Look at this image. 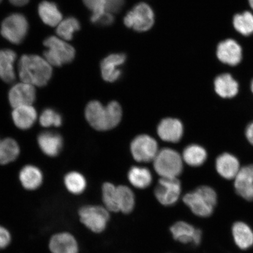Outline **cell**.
Returning a JSON list of instances; mask_svg holds the SVG:
<instances>
[{
	"instance_id": "cell-24",
	"label": "cell",
	"mask_w": 253,
	"mask_h": 253,
	"mask_svg": "<svg viewBox=\"0 0 253 253\" xmlns=\"http://www.w3.org/2000/svg\"><path fill=\"white\" fill-rule=\"evenodd\" d=\"M20 180L25 189L33 191L42 184L43 175L39 169L33 166H27L21 169Z\"/></svg>"
},
{
	"instance_id": "cell-41",
	"label": "cell",
	"mask_w": 253,
	"mask_h": 253,
	"mask_svg": "<svg viewBox=\"0 0 253 253\" xmlns=\"http://www.w3.org/2000/svg\"><path fill=\"white\" fill-rule=\"evenodd\" d=\"M251 88H252V90L253 93V81L252 82Z\"/></svg>"
},
{
	"instance_id": "cell-13",
	"label": "cell",
	"mask_w": 253,
	"mask_h": 253,
	"mask_svg": "<svg viewBox=\"0 0 253 253\" xmlns=\"http://www.w3.org/2000/svg\"><path fill=\"white\" fill-rule=\"evenodd\" d=\"M242 48L233 39L221 41L217 47L216 55L219 61L231 66L238 65L242 59Z\"/></svg>"
},
{
	"instance_id": "cell-17",
	"label": "cell",
	"mask_w": 253,
	"mask_h": 253,
	"mask_svg": "<svg viewBox=\"0 0 253 253\" xmlns=\"http://www.w3.org/2000/svg\"><path fill=\"white\" fill-rule=\"evenodd\" d=\"M49 248L52 253H78L77 240L72 234L62 232L56 234L50 239Z\"/></svg>"
},
{
	"instance_id": "cell-1",
	"label": "cell",
	"mask_w": 253,
	"mask_h": 253,
	"mask_svg": "<svg viewBox=\"0 0 253 253\" xmlns=\"http://www.w3.org/2000/svg\"><path fill=\"white\" fill-rule=\"evenodd\" d=\"M18 71L21 82L34 86H45L52 75V66L45 58L36 55L22 56Z\"/></svg>"
},
{
	"instance_id": "cell-23",
	"label": "cell",
	"mask_w": 253,
	"mask_h": 253,
	"mask_svg": "<svg viewBox=\"0 0 253 253\" xmlns=\"http://www.w3.org/2000/svg\"><path fill=\"white\" fill-rule=\"evenodd\" d=\"M39 14L44 24L50 27L58 26L62 21V14L55 3L47 1L41 2Z\"/></svg>"
},
{
	"instance_id": "cell-39",
	"label": "cell",
	"mask_w": 253,
	"mask_h": 253,
	"mask_svg": "<svg viewBox=\"0 0 253 253\" xmlns=\"http://www.w3.org/2000/svg\"><path fill=\"white\" fill-rule=\"evenodd\" d=\"M30 0H9L11 4L17 6V7H22L28 4Z\"/></svg>"
},
{
	"instance_id": "cell-32",
	"label": "cell",
	"mask_w": 253,
	"mask_h": 253,
	"mask_svg": "<svg viewBox=\"0 0 253 253\" xmlns=\"http://www.w3.org/2000/svg\"><path fill=\"white\" fill-rule=\"evenodd\" d=\"M81 24L78 19L69 17L62 20L57 26L56 33L60 39L71 41L76 32L81 30Z\"/></svg>"
},
{
	"instance_id": "cell-12",
	"label": "cell",
	"mask_w": 253,
	"mask_h": 253,
	"mask_svg": "<svg viewBox=\"0 0 253 253\" xmlns=\"http://www.w3.org/2000/svg\"><path fill=\"white\" fill-rule=\"evenodd\" d=\"M8 98L9 103L13 108L33 105L36 98V88L33 85L21 82L12 87L9 90Z\"/></svg>"
},
{
	"instance_id": "cell-14",
	"label": "cell",
	"mask_w": 253,
	"mask_h": 253,
	"mask_svg": "<svg viewBox=\"0 0 253 253\" xmlns=\"http://www.w3.org/2000/svg\"><path fill=\"white\" fill-rule=\"evenodd\" d=\"M124 53H115L104 58L100 64L101 73L104 80L108 82L118 81L121 77L120 67L126 61Z\"/></svg>"
},
{
	"instance_id": "cell-30",
	"label": "cell",
	"mask_w": 253,
	"mask_h": 253,
	"mask_svg": "<svg viewBox=\"0 0 253 253\" xmlns=\"http://www.w3.org/2000/svg\"><path fill=\"white\" fill-rule=\"evenodd\" d=\"M20 147L13 139L5 138L0 142V164L6 165L17 159Z\"/></svg>"
},
{
	"instance_id": "cell-36",
	"label": "cell",
	"mask_w": 253,
	"mask_h": 253,
	"mask_svg": "<svg viewBox=\"0 0 253 253\" xmlns=\"http://www.w3.org/2000/svg\"><path fill=\"white\" fill-rule=\"evenodd\" d=\"M114 20L115 18L113 14L109 12H106L99 16L92 23L97 24L102 26H109L113 23Z\"/></svg>"
},
{
	"instance_id": "cell-42",
	"label": "cell",
	"mask_w": 253,
	"mask_h": 253,
	"mask_svg": "<svg viewBox=\"0 0 253 253\" xmlns=\"http://www.w3.org/2000/svg\"><path fill=\"white\" fill-rule=\"evenodd\" d=\"M2 1V0H0V2H1Z\"/></svg>"
},
{
	"instance_id": "cell-19",
	"label": "cell",
	"mask_w": 253,
	"mask_h": 253,
	"mask_svg": "<svg viewBox=\"0 0 253 253\" xmlns=\"http://www.w3.org/2000/svg\"><path fill=\"white\" fill-rule=\"evenodd\" d=\"M17 57L14 50L0 49V79L6 83L11 84L15 80L14 65Z\"/></svg>"
},
{
	"instance_id": "cell-4",
	"label": "cell",
	"mask_w": 253,
	"mask_h": 253,
	"mask_svg": "<svg viewBox=\"0 0 253 253\" xmlns=\"http://www.w3.org/2000/svg\"><path fill=\"white\" fill-rule=\"evenodd\" d=\"M43 45L47 48L43 52L44 58L51 66L59 67L71 63L75 58L74 47L60 38H47L43 41Z\"/></svg>"
},
{
	"instance_id": "cell-40",
	"label": "cell",
	"mask_w": 253,
	"mask_h": 253,
	"mask_svg": "<svg viewBox=\"0 0 253 253\" xmlns=\"http://www.w3.org/2000/svg\"><path fill=\"white\" fill-rule=\"evenodd\" d=\"M249 3L251 7L253 9V0H249Z\"/></svg>"
},
{
	"instance_id": "cell-5",
	"label": "cell",
	"mask_w": 253,
	"mask_h": 253,
	"mask_svg": "<svg viewBox=\"0 0 253 253\" xmlns=\"http://www.w3.org/2000/svg\"><path fill=\"white\" fill-rule=\"evenodd\" d=\"M153 161L154 169L161 178H178L182 172V157L170 148L158 151Z\"/></svg>"
},
{
	"instance_id": "cell-37",
	"label": "cell",
	"mask_w": 253,
	"mask_h": 253,
	"mask_svg": "<svg viewBox=\"0 0 253 253\" xmlns=\"http://www.w3.org/2000/svg\"><path fill=\"white\" fill-rule=\"evenodd\" d=\"M11 240V234L9 231L4 227L0 226V250L7 248Z\"/></svg>"
},
{
	"instance_id": "cell-34",
	"label": "cell",
	"mask_w": 253,
	"mask_h": 253,
	"mask_svg": "<svg viewBox=\"0 0 253 253\" xmlns=\"http://www.w3.org/2000/svg\"><path fill=\"white\" fill-rule=\"evenodd\" d=\"M64 183L68 191L74 195L83 193L87 185L84 176L77 172L68 173L65 177Z\"/></svg>"
},
{
	"instance_id": "cell-18",
	"label": "cell",
	"mask_w": 253,
	"mask_h": 253,
	"mask_svg": "<svg viewBox=\"0 0 253 253\" xmlns=\"http://www.w3.org/2000/svg\"><path fill=\"white\" fill-rule=\"evenodd\" d=\"M84 4L92 12L91 23L101 14L106 12L115 13L124 5L125 0H83Z\"/></svg>"
},
{
	"instance_id": "cell-3",
	"label": "cell",
	"mask_w": 253,
	"mask_h": 253,
	"mask_svg": "<svg viewBox=\"0 0 253 253\" xmlns=\"http://www.w3.org/2000/svg\"><path fill=\"white\" fill-rule=\"evenodd\" d=\"M217 195L214 189L201 186L183 195L182 201L191 212L198 217H208L213 213L217 204Z\"/></svg>"
},
{
	"instance_id": "cell-20",
	"label": "cell",
	"mask_w": 253,
	"mask_h": 253,
	"mask_svg": "<svg viewBox=\"0 0 253 253\" xmlns=\"http://www.w3.org/2000/svg\"><path fill=\"white\" fill-rule=\"evenodd\" d=\"M38 142L43 153L50 157L58 156L63 145L61 135L53 132H43L38 137Z\"/></svg>"
},
{
	"instance_id": "cell-22",
	"label": "cell",
	"mask_w": 253,
	"mask_h": 253,
	"mask_svg": "<svg viewBox=\"0 0 253 253\" xmlns=\"http://www.w3.org/2000/svg\"><path fill=\"white\" fill-rule=\"evenodd\" d=\"M218 173L224 178H235L240 170L238 160L232 155L223 154L217 158L216 163Z\"/></svg>"
},
{
	"instance_id": "cell-27",
	"label": "cell",
	"mask_w": 253,
	"mask_h": 253,
	"mask_svg": "<svg viewBox=\"0 0 253 253\" xmlns=\"http://www.w3.org/2000/svg\"><path fill=\"white\" fill-rule=\"evenodd\" d=\"M120 212L129 214L133 211L136 206L135 195L132 190L126 185L118 186Z\"/></svg>"
},
{
	"instance_id": "cell-9",
	"label": "cell",
	"mask_w": 253,
	"mask_h": 253,
	"mask_svg": "<svg viewBox=\"0 0 253 253\" xmlns=\"http://www.w3.org/2000/svg\"><path fill=\"white\" fill-rule=\"evenodd\" d=\"M124 23L126 27L136 31L149 30L154 24L153 9L145 3H140L126 14Z\"/></svg>"
},
{
	"instance_id": "cell-7",
	"label": "cell",
	"mask_w": 253,
	"mask_h": 253,
	"mask_svg": "<svg viewBox=\"0 0 253 253\" xmlns=\"http://www.w3.org/2000/svg\"><path fill=\"white\" fill-rule=\"evenodd\" d=\"M28 28L26 17L23 14L15 13L9 15L2 22L0 33L9 42L19 45L26 37Z\"/></svg>"
},
{
	"instance_id": "cell-31",
	"label": "cell",
	"mask_w": 253,
	"mask_h": 253,
	"mask_svg": "<svg viewBox=\"0 0 253 253\" xmlns=\"http://www.w3.org/2000/svg\"><path fill=\"white\" fill-rule=\"evenodd\" d=\"M183 159L186 164L192 167L202 166L207 158V152L198 145H190L183 153Z\"/></svg>"
},
{
	"instance_id": "cell-15",
	"label": "cell",
	"mask_w": 253,
	"mask_h": 253,
	"mask_svg": "<svg viewBox=\"0 0 253 253\" xmlns=\"http://www.w3.org/2000/svg\"><path fill=\"white\" fill-rule=\"evenodd\" d=\"M157 133L161 140L164 141L177 142L182 137L183 125L178 119H164L158 126Z\"/></svg>"
},
{
	"instance_id": "cell-8",
	"label": "cell",
	"mask_w": 253,
	"mask_h": 253,
	"mask_svg": "<svg viewBox=\"0 0 253 253\" xmlns=\"http://www.w3.org/2000/svg\"><path fill=\"white\" fill-rule=\"evenodd\" d=\"M181 193V183L178 178H161L154 189V194L158 203L169 207L178 202Z\"/></svg>"
},
{
	"instance_id": "cell-28",
	"label": "cell",
	"mask_w": 253,
	"mask_h": 253,
	"mask_svg": "<svg viewBox=\"0 0 253 253\" xmlns=\"http://www.w3.org/2000/svg\"><path fill=\"white\" fill-rule=\"evenodd\" d=\"M102 201L103 206L110 212H120L118 186L112 183L105 182L102 186Z\"/></svg>"
},
{
	"instance_id": "cell-10",
	"label": "cell",
	"mask_w": 253,
	"mask_h": 253,
	"mask_svg": "<svg viewBox=\"0 0 253 253\" xmlns=\"http://www.w3.org/2000/svg\"><path fill=\"white\" fill-rule=\"evenodd\" d=\"M158 151L157 142L151 136L138 135L131 142V154L138 162L147 163L153 161Z\"/></svg>"
},
{
	"instance_id": "cell-21",
	"label": "cell",
	"mask_w": 253,
	"mask_h": 253,
	"mask_svg": "<svg viewBox=\"0 0 253 253\" xmlns=\"http://www.w3.org/2000/svg\"><path fill=\"white\" fill-rule=\"evenodd\" d=\"M12 118L18 128L27 129L36 123L37 119V111L33 105L15 107L12 111Z\"/></svg>"
},
{
	"instance_id": "cell-16",
	"label": "cell",
	"mask_w": 253,
	"mask_h": 253,
	"mask_svg": "<svg viewBox=\"0 0 253 253\" xmlns=\"http://www.w3.org/2000/svg\"><path fill=\"white\" fill-rule=\"evenodd\" d=\"M235 179L237 194L247 201H253V165L240 169Z\"/></svg>"
},
{
	"instance_id": "cell-29",
	"label": "cell",
	"mask_w": 253,
	"mask_h": 253,
	"mask_svg": "<svg viewBox=\"0 0 253 253\" xmlns=\"http://www.w3.org/2000/svg\"><path fill=\"white\" fill-rule=\"evenodd\" d=\"M233 235L236 245L242 249H247L253 245V232L244 223L237 222L233 227Z\"/></svg>"
},
{
	"instance_id": "cell-33",
	"label": "cell",
	"mask_w": 253,
	"mask_h": 253,
	"mask_svg": "<svg viewBox=\"0 0 253 253\" xmlns=\"http://www.w3.org/2000/svg\"><path fill=\"white\" fill-rule=\"evenodd\" d=\"M233 25L235 30L240 34L249 36L253 34V14L250 11L234 16Z\"/></svg>"
},
{
	"instance_id": "cell-26",
	"label": "cell",
	"mask_w": 253,
	"mask_h": 253,
	"mask_svg": "<svg viewBox=\"0 0 253 253\" xmlns=\"http://www.w3.org/2000/svg\"><path fill=\"white\" fill-rule=\"evenodd\" d=\"M127 177L130 184L139 189L149 187L153 182V176L150 170L144 167H132L128 171Z\"/></svg>"
},
{
	"instance_id": "cell-6",
	"label": "cell",
	"mask_w": 253,
	"mask_h": 253,
	"mask_svg": "<svg viewBox=\"0 0 253 253\" xmlns=\"http://www.w3.org/2000/svg\"><path fill=\"white\" fill-rule=\"evenodd\" d=\"M79 216L88 229L97 234L106 230L110 219V211L99 205L84 206L79 210Z\"/></svg>"
},
{
	"instance_id": "cell-38",
	"label": "cell",
	"mask_w": 253,
	"mask_h": 253,
	"mask_svg": "<svg viewBox=\"0 0 253 253\" xmlns=\"http://www.w3.org/2000/svg\"><path fill=\"white\" fill-rule=\"evenodd\" d=\"M246 135L249 142L253 145V123L249 125L247 128Z\"/></svg>"
},
{
	"instance_id": "cell-25",
	"label": "cell",
	"mask_w": 253,
	"mask_h": 253,
	"mask_svg": "<svg viewBox=\"0 0 253 253\" xmlns=\"http://www.w3.org/2000/svg\"><path fill=\"white\" fill-rule=\"evenodd\" d=\"M214 88L221 97L231 98L238 92L239 84L232 76L224 74L218 76L215 79Z\"/></svg>"
},
{
	"instance_id": "cell-35",
	"label": "cell",
	"mask_w": 253,
	"mask_h": 253,
	"mask_svg": "<svg viewBox=\"0 0 253 253\" xmlns=\"http://www.w3.org/2000/svg\"><path fill=\"white\" fill-rule=\"evenodd\" d=\"M40 123L44 127L50 126H59L62 125V119L59 114L51 109H46L40 116Z\"/></svg>"
},
{
	"instance_id": "cell-43",
	"label": "cell",
	"mask_w": 253,
	"mask_h": 253,
	"mask_svg": "<svg viewBox=\"0 0 253 253\" xmlns=\"http://www.w3.org/2000/svg\"><path fill=\"white\" fill-rule=\"evenodd\" d=\"M0 142H1V140H0Z\"/></svg>"
},
{
	"instance_id": "cell-2",
	"label": "cell",
	"mask_w": 253,
	"mask_h": 253,
	"mask_svg": "<svg viewBox=\"0 0 253 253\" xmlns=\"http://www.w3.org/2000/svg\"><path fill=\"white\" fill-rule=\"evenodd\" d=\"M85 116L88 123L96 130L106 131L115 128L121 122L122 109L116 102L104 106L98 101H92L86 107Z\"/></svg>"
},
{
	"instance_id": "cell-11",
	"label": "cell",
	"mask_w": 253,
	"mask_h": 253,
	"mask_svg": "<svg viewBox=\"0 0 253 253\" xmlns=\"http://www.w3.org/2000/svg\"><path fill=\"white\" fill-rule=\"evenodd\" d=\"M169 232L175 241L182 244L197 246L202 241V231L186 221H176L169 227Z\"/></svg>"
}]
</instances>
